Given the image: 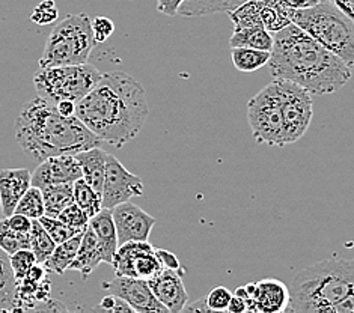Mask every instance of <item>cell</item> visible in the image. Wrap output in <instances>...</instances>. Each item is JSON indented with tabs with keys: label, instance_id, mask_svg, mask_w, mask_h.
<instances>
[{
	"label": "cell",
	"instance_id": "obj_24",
	"mask_svg": "<svg viewBox=\"0 0 354 313\" xmlns=\"http://www.w3.org/2000/svg\"><path fill=\"white\" fill-rule=\"evenodd\" d=\"M17 278L10 255L0 247V312H15Z\"/></svg>",
	"mask_w": 354,
	"mask_h": 313
},
{
	"label": "cell",
	"instance_id": "obj_14",
	"mask_svg": "<svg viewBox=\"0 0 354 313\" xmlns=\"http://www.w3.org/2000/svg\"><path fill=\"white\" fill-rule=\"evenodd\" d=\"M43 264H35L30 272L17 282V309L15 312H37L50 298L52 283L47 277Z\"/></svg>",
	"mask_w": 354,
	"mask_h": 313
},
{
	"label": "cell",
	"instance_id": "obj_27",
	"mask_svg": "<svg viewBox=\"0 0 354 313\" xmlns=\"http://www.w3.org/2000/svg\"><path fill=\"white\" fill-rule=\"evenodd\" d=\"M273 33L266 28H248V29H234L232 37L230 38V46L232 47H250L258 50H267L272 52L273 48Z\"/></svg>",
	"mask_w": 354,
	"mask_h": 313
},
{
	"label": "cell",
	"instance_id": "obj_1",
	"mask_svg": "<svg viewBox=\"0 0 354 313\" xmlns=\"http://www.w3.org/2000/svg\"><path fill=\"white\" fill-rule=\"evenodd\" d=\"M148 113L145 88L122 71L101 74L94 89L75 104V116L101 142L115 148L139 136Z\"/></svg>",
	"mask_w": 354,
	"mask_h": 313
},
{
	"label": "cell",
	"instance_id": "obj_44",
	"mask_svg": "<svg viewBox=\"0 0 354 313\" xmlns=\"http://www.w3.org/2000/svg\"><path fill=\"white\" fill-rule=\"evenodd\" d=\"M326 2H330L336 8H339V10L345 15H348L354 23V0H326Z\"/></svg>",
	"mask_w": 354,
	"mask_h": 313
},
{
	"label": "cell",
	"instance_id": "obj_10",
	"mask_svg": "<svg viewBox=\"0 0 354 313\" xmlns=\"http://www.w3.org/2000/svg\"><path fill=\"white\" fill-rule=\"evenodd\" d=\"M111 265L115 269V276L143 278V281H149L163 269L156 249L148 241H129L121 244Z\"/></svg>",
	"mask_w": 354,
	"mask_h": 313
},
{
	"label": "cell",
	"instance_id": "obj_45",
	"mask_svg": "<svg viewBox=\"0 0 354 313\" xmlns=\"http://www.w3.org/2000/svg\"><path fill=\"white\" fill-rule=\"evenodd\" d=\"M56 110L65 117H71L75 115V103L71 99H61L56 104Z\"/></svg>",
	"mask_w": 354,
	"mask_h": 313
},
{
	"label": "cell",
	"instance_id": "obj_21",
	"mask_svg": "<svg viewBox=\"0 0 354 313\" xmlns=\"http://www.w3.org/2000/svg\"><path fill=\"white\" fill-rule=\"evenodd\" d=\"M103 262L101 259V253L98 249V241L95 234L92 232L91 227L83 232L82 241L79 245L77 255H75L74 260L70 264L68 269H74V272H79L82 274L83 281L94 273V269Z\"/></svg>",
	"mask_w": 354,
	"mask_h": 313
},
{
	"label": "cell",
	"instance_id": "obj_25",
	"mask_svg": "<svg viewBox=\"0 0 354 313\" xmlns=\"http://www.w3.org/2000/svg\"><path fill=\"white\" fill-rule=\"evenodd\" d=\"M82 236H83V232L71 236V238H68L61 244H56L53 253L43 264L47 272L62 276L66 269L70 268V264L74 260L75 255H77Z\"/></svg>",
	"mask_w": 354,
	"mask_h": 313
},
{
	"label": "cell",
	"instance_id": "obj_2",
	"mask_svg": "<svg viewBox=\"0 0 354 313\" xmlns=\"http://www.w3.org/2000/svg\"><path fill=\"white\" fill-rule=\"evenodd\" d=\"M273 39L267 64L273 79L297 83L312 95L335 94L350 80L351 68L296 23L273 33Z\"/></svg>",
	"mask_w": 354,
	"mask_h": 313
},
{
	"label": "cell",
	"instance_id": "obj_26",
	"mask_svg": "<svg viewBox=\"0 0 354 313\" xmlns=\"http://www.w3.org/2000/svg\"><path fill=\"white\" fill-rule=\"evenodd\" d=\"M41 191H43L46 216L48 217H57L66 207L74 204V182L47 185Z\"/></svg>",
	"mask_w": 354,
	"mask_h": 313
},
{
	"label": "cell",
	"instance_id": "obj_28",
	"mask_svg": "<svg viewBox=\"0 0 354 313\" xmlns=\"http://www.w3.org/2000/svg\"><path fill=\"white\" fill-rule=\"evenodd\" d=\"M270 52L250 47H232L231 62L240 73H255L270 61Z\"/></svg>",
	"mask_w": 354,
	"mask_h": 313
},
{
	"label": "cell",
	"instance_id": "obj_3",
	"mask_svg": "<svg viewBox=\"0 0 354 313\" xmlns=\"http://www.w3.org/2000/svg\"><path fill=\"white\" fill-rule=\"evenodd\" d=\"M14 134L19 146L37 163L50 157L77 155L101 143L77 116H62L39 95L23 106Z\"/></svg>",
	"mask_w": 354,
	"mask_h": 313
},
{
	"label": "cell",
	"instance_id": "obj_35",
	"mask_svg": "<svg viewBox=\"0 0 354 313\" xmlns=\"http://www.w3.org/2000/svg\"><path fill=\"white\" fill-rule=\"evenodd\" d=\"M57 218L77 232L86 231L89 226V216L77 204H75V202L70 207H66L62 213L57 216Z\"/></svg>",
	"mask_w": 354,
	"mask_h": 313
},
{
	"label": "cell",
	"instance_id": "obj_6",
	"mask_svg": "<svg viewBox=\"0 0 354 313\" xmlns=\"http://www.w3.org/2000/svg\"><path fill=\"white\" fill-rule=\"evenodd\" d=\"M97 44L92 20L86 14H70L57 23L46 41L39 66H62L86 64Z\"/></svg>",
	"mask_w": 354,
	"mask_h": 313
},
{
	"label": "cell",
	"instance_id": "obj_42",
	"mask_svg": "<svg viewBox=\"0 0 354 313\" xmlns=\"http://www.w3.org/2000/svg\"><path fill=\"white\" fill-rule=\"evenodd\" d=\"M157 258L160 260V264L163 265V268H169V269H183L178 258H176L174 253L163 250V249H156Z\"/></svg>",
	"mask_w": 354,
	"mask_h": 313
},
{
	"label": "cell",
	"instance_id": "obj_39",
	"mask_svg": "<svg viewBox=\"0 0 354 313\" xmlns=\"http://www.w3.org/2000/svg\"><path fill=\"white\" fill-rule=\"evenodd\" d=\"M92 32H94L95 42H104L112 37L115 24L107 17H97L95 20H92Z\"/></svg>",
	"mask_w": 354,
	"mask_h": 313
},
{
	"label": "cell",
	"instance_id": "obj_32",
	"mask_svg": "<svg viewBox=\"0 0 354 313\" xmlns=\"http://www.w3.org/2000/svg\"><path fill=\"white\" fill-rule=\"evenodd\" d=\"M15 213L26 216L32 220L46 216V207H44L43 191H41V189L32 185V187L24 193V196L20 199L19 205L15 208Z\"/></svg>",
	"mask_w": 354,
	"mask_h": 313
},
{
	"label": "cell",
	"instance_id": "obj_5",
	"mask_svg": "<svg viewBox=\"0 0 354 313\" xmlns=\"http://www.w3.org/2000/svg\"><path fill=\"white\" fill-rule=\"evenodd\" d=\"M292 23L338 56L348 68H354V23L339 8L322 0L310 8L296 10Z\"/></svg>",
	"mask_w": 354,
	"mask_h": 313
},
{
	"label": "cell",
	"instance_id": "obj_8",
	"mask_svg": "<svg viewBox=\"0 0 354 313\" xmlns=\"http://www.w3.org/2000/svg\"><path fill=\"white\" fill-rule=\"evenodd\" d=\"M248 121L252 136L268 146H286L285 124L282 116L279 89L273 80L248 103Z\"/></svg>",
	"mask_w": 354,
	"mask_h": 313
},
{
	"label": "cell",
	"instance_id": "obj_9",
	"mask_svg": "<svg viewBox=\"0 0 354 313\" xmlns=\"http://www.w3.org/2000/svg\"><path fill=\"white\" fill-rule=\"evenodd\" d=\"M274 80L279 89L286 145H291L305 136L309 129L312 116H314L312 94L294 82L282 79Z\"/></svg>",
	"mask_w": 354,
	"mask_h": 313
},
{
	"label": "cell",
	"instance_id": "obj_41",
	"mask_svg": "<svg viewBox=\"0 0 354 313\" xmlns=\"http://www.w3.org/2000/svg\"><path fill=\"white\" fill-rule=\"evenodd\" d=\"M8 218V225H10L14 231L21 232V234H29L32 229V218L23 216V214H17L14 213L12 216L6 217Z\"/></svg>",
	"mask_w": 354,
	"mask_h": 313
},
{
	"label": "cell",
	"instance_id": "obj_11",
	"mask_svg": "<svg viewBox=\"0 0 354 313\" xmlns=\"http://www.w3.org/2000/svg\"><path fill=\"white\" fill-rule=\"evenodd\" d=\"M142 194L143 182L140 178L129 172V169H125V166L115 155L107 154L104 184L103 191H101L103 208L112 209L133 198L142 196Z\"/></svg>",
	"mask_w": 354,
	"mask_h": 313
},
{
	"label": "cell",
	"instance_id": "obj_13",
	"mask_svg": "<svg viewBox=\"0 0 354 313\" xmlns=\"http://www.w3.org/2000/svg\"><path fill=\"white\" fill-rule=\"evenodd\" d=\"M112 217L120 245L129 241H148L151 231L157 223L156 217L130 200L112 208Z\"/></svg>",
	"mask_w": 354,
	"mask_h": 313
},
{
	"label": "cell",
	"instance_id": "obj_40",
	"mask_svg": "<svg viewBox=\"0 0 354 313\" xmlns=\"http://www.w3.org/2000/svg\"><path fill=\"white\" fill-rule=\"evenodd\" d=\"M98 309L106 310V312H112V313H121V312H134L133 307L127 301H124L122 298L116 297L113 294H109L107 297L100 301Z\"/></svg>",
	"mask_w": 354,
	"mask_h": 313
},
{
	"label": "cell",
	"instance_id": "obj_31",
	"mask_svg": "<svg viewBox=\"0 0 354 313\" xmlns=\"http://www.w3.org/2000/svg\"><path fill=\"white\" fill-rule=\"evenodd\" d=\"M0 247L8 255H12V253L21 249H30V234H21L14 231L8 225V218L3 217L0 220Z\"/></svg>",
	"mask_w": 354,
	"mask_h": 313
},
{
	"label": "cell",
	"instance_id": "obj_29",
	"mask_svg": "<svg viewBox=\"0 0 354 313\" xmlns=\"http://www.w3.org/2000/svg\"><path fill=\"white\" fill-rule=\"evenodd\" d=\"M74 202L85 211L89 218L103 209V196H101V193L92 189L83 178L74 181Z\"/></svg>",
	"mask_w": 354,
	"mask_h": 313
},
{
	"label": "cell",
	"instance_id": "obj_38",
	"mask_svg": "<svg viewBox=\"0 0 354 313\" xmlns=\"http://www.w3.org/2000/svg\"><path fill=\"white\" fill-rule=\"evenodd\" d=\"M57 8L55 5V0H43L39 5L33 10L30 20L38 24V26H46V24H52L57 20Z\"/></svg>",
	"mask_w": 354,
	"mask_h": 313
},
{
	"label": "cell",
	"instance_id": "obj_12",
	"mask_svg": "<svg viewBox=\"0 0 354 313\" xmlns=\"http://www.w3.org/2000/svg\"><path fill=\"white\" fill-rule=\"evenodd\" d=\"M103 287L109 294H113L127 301L133 310L138 313H167V309L151 291L148 281H143V278L115 276L113 281L104 282Z\"/></svg>",
	"mask_w": 354,
	"mask_h": 313
},
{
	"label": "cell",
	"instance_id": "obj_46",
	"mask_svg": "<svg viewBox=\"0 0 354 313\" xmlns=\"http://www.w3.org/2000/svg\"><path fill=\"white\" fill-rule=\"evenodd\" d=\"M227 312H230V313H243V312H248V306H246V303H244V300L241 297L232 294L230 306H227Z\"/></svg>",
	"mask_w": 354,
	"mask_h": 313
},
{
	"label": "cell",
	"instance_id": "obj_23",
	"mask_svg": "<svg viewBox=\"0 0 354 313\" xmlns=\"http://www.w3.org/2000/svg\"><path fill=\"white\" fill-rule=\"evenodd\" d=\"M248 0H183L178 8L181 17H205L221 12H231Z\"/></svg>",
	"mask_w": 354,
	"mask_h": 313
},
{
	"label": "cell",
	"instance_id": "obj_34",
	"mask_svg": "<svg viewBox=\"0 0 354 313\" xmlns=\"http://www.w3.org/2000/svg\"><path fill=\"white\" fill-rule=\"evenodd\" d=\"M38 220H39V223L44 226V229L48 232L50 236H52V240L56 244H61L68 238H71V236L82 234V232H77L75 229H73V227H70L68 225H65L64 222H61V220H59L57 217L43 216ZM83 232H85V231H83Z\"/></svg>",
	"mask_w": 354,
	"mask_h": 313
},
{
	"label": "cell",
	"instance_id": "obj_7",
	"mask_svg": "<svg viewBox=\"0 0 354 313\" xmlns=\"http://www.w3.org/2000/svg\"><path fill=\"white\" fill-rule=\"evenodd\" d=\"M100 70L91 64L62 65L39 68L33 74L37 94L48 103L57 104L61 99H71L75 104L94 89L101 79Z\"/></svg>",
	"mask_w": 354,
	"mask_h": 313
},
{
	"label": "cell",
	"instance_id": "obj_43",
	"mask_svg": "<svg viewBox=\"0 0 354 313\" xmlns=\"http://www.w3.org/2000/svg\"><path fill=\"white\" fill-rule=\"evenodd\" d=\"M183 0H157V11L167 17L178 15V8Z\"/></svg>",
	"mask_w": 354,
	"mask_h": 313
},
{
	"label": "cell",
	"instance_id": "obj_19",
	"mask_svg": "<svg viewBox=\"0 0 354 313\" xmlns=\"http://www.w3.org/2000/svg\"><path fill=\"white\" fill-rule=\"evenodd\" d=\"M89 227L97 236L101 259H103V262H106V264L111 265L115 253L118 247H120V244H118L116 227L112 217V209L103 208L94 217H91Z\"/></svg>",
	"mask_w": 354,
	"mask_h": 313
},
{
	"label": "cell",
	"instance_id": "obj_4",
	"mask_svg": "<svg viewBox=\"0 0 354 313\" xmlns=\"http://www.w3.org/2000/svg\"><path fill=\"white\" fill-rule=\"evenodd\" d=\"M354 291V259H326L294 277L290 286L292 313H332L341 300Z\"/></svg>",
	"mask_w": 354,
	"mask_h": 313
},
{
	"label": "cell",
	"instance_id": "obj_20",
	"mask_svg": "<svg viewBox=\"0 0 354 313\" xmlns=\"http://www.w3.org/2000/svg\"><path fill=\"white\" fill-rule=\"evenodd\" d=\"M264 28L276 33L290 26L296 10L285 0H254Z\"/></svg>",
	"mask_w": 354,
	"mask_h": 313
},
{
	"label": "cell",
	"instance_id": "obj_22",
	"mask_svg": "<svg viewBox=\"0 0 354 313\" xmlns=\"http://www.w3.org/2000/svg\"><path fill=\"white\" fill-rule=\"evenodd\" d=\"M75 157H77L80 163L83 180H85L95 191H103L107 152L104 149H101L100 146H94L91 149L79 152Z\"/></svg>",
	"mask_w": 354,
	"mask_h": 313
},
{
	"label": "cell",
	"instance_id": "obj_18",
	"mask_svg": "<svg viewBox=\"0 0 354 313\" xmlns=\"http://www.w3.org/2000/svg\"><path fill=\"white\" fill-rule=\"evenodd\" d=\"M290 304V287L277 278L267 277L257 282L255 312L279 313L286 312Z\"/></svg>",
	"mask_w": 354,
	"mask_h": 313
},
{
	"label": "cell",
	"instance_id": "obj_36",
	"mask_svg": "<svg viewBox=\"0 0 354 313\" xmlns=\"http://www.w3.org/2000/svg\"><path fill=\"white\" fill-rule=\"evenodd\" d=\"M10 259H11V267L14 269L17 282L26 276L33 265L38 264L35 253H33L30 249L17 250L15 253H12V255H10Z\"/></svg>",
	"mask_w": 354,
	"mask_h": 313
},
{
	"label": "cell",
	"instance_id": "obj_15",
	"mask_svg": "<svg viewBox=\"0 0 354 313\" xmlns=\"http://www.w3.org/2000/svg\"><path fill=\"white\" fill-rule=\"evenodd\" d=\"M148 285L169 313H180L187 306L189 295L183 282V269L163 268L156 277L149 278Z\"/></svg>",
	"mask_w": 354,
	"mask_h": 313
},
{
	"label": "cell",
	"instance_id": "obj_47",
	"mask_svg": "<svg viewBox=\"0 0 354 313\" xmlns=\"http://www.w3.org/2000/svg\"><path fill=\"white\" fill-rule=\"evenodd\" d=\"M285 2H288L294 10H305V8H310L319 3L322 0H285Z\"/></svg>",
	"mask_w": 354,
	"mask_h": 313
},
{
	"label": "cell",
	"instance_id": "obj_16",
	"mask_svg": "<svg viewBox=\"0 0 354 313\" xmlns=\"http://www.w3.org/2000/svg\"><path fill=\"white\" fill-rule=\"evenodd\" d=\"M83 178L82 167L75 155L50 157L32 172V185L44 189L47 185L74 182Z\"/></svg>",
	"mask_w": 354,
	"mask_h": 313
},
{
	"label": "cell",
	"instance_id": "obj_17",
	"mask_svg": "<svg viewBox=\"0 0 354 313\" xmlns=\"http://www.w3.org/2000/svg\"><path fill=\"white\" fill-rule=\"evenodd\" d=\"M32 187V172L26 167L0 171V211L3 217L15 213L20 199Z\"/></svg>",
	"mask_w": 354,
	"mask_h": 313
},
{
	"label": "cell",
	"instance_id": "obj_33",
	"mask_svg": "<svg viewBox=\"0 0 354 313\" xmlns=\"http://www.w3.org/2000/svg\"><path fill=\"white\" fill-rule=\"evenodd\" d=\"M227 14H230L234 29H248V28H259V26L264 28L254 0H248V2H244L243 5L235 8L234 11Z\"/></svg>",
	"mask_w": 354,
	"mask_h": 313
},
{
	"label": "cell",
	"instance_id": "obj_30",
	"mask_svg": "<svg viewBox=\"0 0 354 313\" xmlns=\"http://www.w3.org/2000/svg\"><path fill=\"white\" fill-rule=\"evenodd\" d=\"M30 250L35 253V258L38 264H44V262L52 255L56 243L52 240V236L44 229V226L39 223V220H32V229H30Z\"/></svg>",
	"mask_w": 354,
	"mask_h": 313
},
{
	"label": "cell",
	"instance_id": "obj_37",
	"mask_svg": "<svg viewBox=\"0 0 354 313\" xmlns=\"http://www.w3.org/2000/svg\"><path fill=\"white\" fill-rule=\"evenodd\" d=\"M202 298H204L207 312H227L232 292L225 286H216Z\"/></svg>",
	"mask_w": 354,
	"mask_h": 313
}]
</instances>
